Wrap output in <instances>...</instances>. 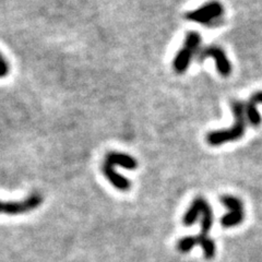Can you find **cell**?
<instances>
[{"label": "cell", "instance_id": "obj_1", "mask_svg": "<svg viewBox=\"0 0 262 262\" xmlns=\"http://www.w3.org/2000/svg\"><path fill=\"white\" fill-rule=\"evenodd\" d=\"M232 110L234 114L235 122L228 129L211 131L207 136V142L212 146H219L227 142L237 141L245 135L246 131V104L241 101L232 103Z\"/></svg>", "mask_w": 262, "mask_h": 262}, {"label": "cell", "instance_id": "obj_2", "mask_svg": "<svg viewBox=\"0 0 262 262\" xmlns=\"http://www.w3.org/2000/svg\"><path fill=\"white\" fill-rule=\"evenodd\" d=\"M201 44V35L198 32H188L183 47L179 49L173 61V68L176 73L182 75L185 73L189 67L193 56L199 52Z\"/></svg>", "mask_w": 262, "mask_h": 262}, {"label": "cell", "instance_id": "obj_3", "mask_svg": "<svg viewBox=\"0 0 262 262\" xmlns=\"http://www.w3.org/2000/svg\"><path fill=\"white\" fill-rule=\"evenodd\" d=\"M224 12V8L219 2H211L202 7L198 8L193 11L187 12L185 18L188 21L195 22L207 26V28H211L215 22L222 19V15Z\"/></svg>", "mask_w": 262, "mask_h": 262}, {"label": "cell", "instance_id": "obj_4", "mask_svg": "<svg viewBox=\"0 0 262 262\" xmlns=\"http://www.w3.org/2000/svg\"><path fill=\"white\" fill-rule=\"evenodd\" d=\"M213 58L215 60V66H216V70L222 77H228L232 73V64L229 62L227 56L225 52L222 48L215 46V45H211L203 47L199 49V52L196 53L195 58L196 61H203L207 58Z\"/></svg>", "mask_w": 262, "mask_h": 262}, {"label": "cell", "instance_id": "obj_5", "mask_svg": "<svg viewBox=\"0 0 262 262\" xmlns=\"http://www.w3.org/2000/svg\"><path fill=\"white\" fill-rule=\"evenodd\" d=\"M43 202V196L38 192L32 193L22 201H4L2 204L3 213L9 215H18L37 209Z\"/></svg>", "mask_w": 262, "mask_h": 262}, {"label": "cell", "instance_id": "obj_6", "mask_svg": "<svg viewBox=\"0 0 262 262\" xmlns=\"http://www.w3.org/2000/svg\"><path fill=\"white\" fill-rule=\"evenodd\" d=\"M221 201L229 210V212L221 220V224L226 228L239 225L244 221L243 202L232 195H224L221 198Z\"/></svg>", "mask_w": 262, "mask_h": 262}, {"label": "cell", "instance_id": "obj_7", "mask_svg": "<svg viewBox=\"0 0 262 262\" xmlns=\"http://www.w3.org/2000/svg\"><path fill=\"white\" fill-rule=\"evenodd\" d=\"M104 163H107L112 166H121L126 169L134 170L138 167V162L135 158L126 153L120 152H110L106 154L104 159Z\"/></svg>", "mask_w": 262, "mask_h": 262}, {"label": "cell", "instance_id": "obj_8", "mask_svg": "<svg viewBox=\"0 0 262 262\" xmlns=\"http://www.w3.org/2000/svg\"><path fill=\"white\" fill-rule=\"evenodd\" d=\"M102 171L104 176L107 178L108 182L116 188L118 190L121 191H127L130 189L131 183L130 180L124 176L119 175L116 170L114 169V166L110 165L107 163H103L102 165Z\"/></svg>", "mask_w": 262, "mask_h": 262}, {"label": "cell", "instance_id": "obj_9", "mask_svg": "<svg viewBox=\"0 0 262 262\" xmlns=\"http://www.w3.org/2000/svg\"><path fill=\"white\" fill-rule=\"evenodd\" d=\"M262 104V91L253 94L249 101L246 103V114H247V119L249 120L250 125L253 127H258L261 124V116L257 110V105Z\"/></svg>", "mask_w": 262, "mask_h": 262}, {"label": "cell", "instance_id": "obj_10", "mask_svg": "<svg viewBox=\"0 0 262 262\" xmlns=\"http://www.w3.org/2000/svg\"><path fill=\"white\" fill-rule=\"evenodd\" d=\"M201 203H202V198H195L191 206L188 209V211L186 212V214L183 217V223L186 226H190L192 224H194L198 220L199 215H201Z\"/></svg>", "mask_w": 262, "mask_h": 262}, {"label": "cell", "instance_id": "obj_11", "mask_svg": "<svg viewBox=\"0 0 262 262\" xmlns=\"http://www.w3.org/2000/svg\"><path fill=\"white\" fill-rule=\"evenodd\" d=\"M196 241H198V245H200L203 252H204V257H206L208 260L212 259L215 256V244L213 242L210 237H200L198 235H195Z\"/></svg>", "mask_w": 262, "mask_h": 262}, {"label": "cell", "instance_id": "obj_12", "mask_svg": "<svg viewBox=\"0 0 262 262\" xmlns=\"http://www.w3.org/2000/svg\"><path fill=\"white\" fill-rule=\"evenodd\" d=\"M195 245H198L196 237L195 236H187L178 242L177 248L180 252L186 253V252H189Z\"/></svg>", "mask_w": 262, "mask_h": 262}, {"label": "cell", "instance_id": "obj_13", "mask_svg": "<svg viewBox=\"0 0 262 262\" xmlns=\"http://www.w3.org/2000/svg\"><path fill=\"white\" fill-rule=\"evenodd\" d=\"M0 70H2L0 71V76H2V78L7 77L10 72L9 62H8V60L5 58V56H2V61H0Z\"/></svg>", "mask_w": 262, "mask_h": 262}]
</instances>
